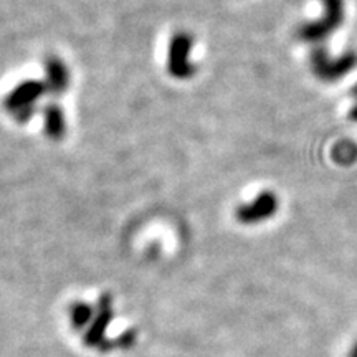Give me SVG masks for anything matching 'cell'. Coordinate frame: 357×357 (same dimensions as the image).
<instances>
[{
	"label": "cell",
	"mask_w": 357,
	"mask_h": 357,
	"mask_svg": "<svg viewBox=\"0 0 357 357\" xmlns=\"http://www.w3.org/2000/svg\"><path fill=\"white\" fill-rule=\"evenodd\" d=\"M45 93L48 91L43 82H40V79H26V82L17 84L8 93L6 101H3V108L12 114V118L17 123L25 124L33 118L35 111H37L35 105H37L38 100H42Z\"/></svg>",
	"instance_id": "1"
},
{
	"label": "cell",
	"mask_w": 357,
	"mask_h": 357,
	"mask_svg": "<svg viewBox=\"0 0 357 357\" xmlns=\"http://www.w3.org/2000/svg\"><path fill=\"white\" fill-rule=\"evenodd\" d=\"M323 2L324 15L319 20L301 25L298 30V37L303 42H323L334 30H337L344 20V0H323Z\"/></svg>",
	"instance_id": "2"
},
{
	"label": "cell",
	"mask_w": 357,
	"mask_h": 357,
	"mask_svg": "<svg viewBox=\"0 0 357 357\" xmlns=\"http://www.w3.org/2000/svg\"><path fill=\"white\" fill-rule=\"evenodd\" d=\"M357 55L354 52H347L344 55L331 58L326 48L318 47L311 53V66L314 75L323 82H337L346 77L349 71L356 68Z\"/></svg>",
	"instance_id": "3"
},
{
	"label": "cell",
	"mask_w": 357,
	"mask_h": 357,
	"mask_svg": "<svg viewBox=\"0 0 357 357\" xmlns=\"http://www.w3.org/2000/svg\"><path fill=\"white\" fill-rule=\"evenodd\" d=\"M194 38L185 32H177L169 42L167 70L174 78L187 79L195 73V66L190 61V52Z\"/></svg>",
	"instance_id": "4"
},
{
	"label": "cell",
	"mask_w": 357,
	"mask_h": 357,
	"mask_svg": "<svg viewBox=\"0 0 357 357\" xmlns=\"http://www.w3.org/2000/svg\"><path fill=\"white\" fill-rule=\"evenodd\" d=\"M278 197H276L273 192L265 190L258 194L252 202L240 205L236 208L235 217L236 220L245 223V225H252V223L268 220V218L273 217L276 211H278Z\"/></svg>",
	"instance_id": "5"
},
{
	"label": "cell",
	"mask_w": 357,
	"mask_h": 357,
	"mask_svg": "<svg viewBox=\"0 0 357 357\" xmlns=\"http://www.w3.org/2000/svg\"><path fill=\"white\" fill-rule=\"evenodd\" d=\"M45 78H47L45 82L47 91L55 96H60L70 86V71L63 61L56 56L47 58L45 61Z\"/></svg>",
	"instance_id": "6"
},
{
	"label": "cell",
	"mask_w": 357,
	"mask_h": 357,
	"mask_svg": "<svg viewBox=\"0 0 357 357\" xmlns=\"http://www.w3.org/2000/svg\"><path fill=\"white\" fill-rule=\"evenodd\" d=\"M45 118V132L53 141H60L66 132L65 113L56 102H48L43 111Z\"/></svg>",
	"instance_id": "7"
},
{
	"label": "cell",
	"mask_w": 357,
	"mask_h": 357,
	"mask_svg": "<svg viewBox=\"0 0 357 357\" xmlns=\"http://www.w3.org/2000/svg\"><path fill=\"white\" fill-rule=\"evenodd\" d=\"M333 158L337 164H342V166H351L357 160V146L354 142L344 141L339 142V144L334 147Z\"/></svg>",
	"instance_id": "8"
},
{
	"label": "cell",
	"mask_w": 357,
	"mask_h": 357,
	"mask_svg": "<svg viewBox=\"0 0 357 357\" xmlns=\"http://www.w3.org/2000/svg\"><path fill=\"white\" fill-rule=\"evenodd\" d=\"M349 118L352 119V121L357 123V102L351 108V111H349Z\"/></svg>",
	"instance_id": "9"
},
{
	"label": "cell",
	"mask_w": 357,
	"mask_h": 357,
	"mask_svg": "<svg viewBox=\"0 0 357 357\" xmlns=\"http://www.w3.org/2000/svg\"><path fill=\"white\" fill-rule=\"evenodd\" d=\"M351 357H357V344L352 347V351H351Z\"/></svg>",
	"instance_id": "10"
},
{
	"label": "cell",
	"mask_w": 357,
	"mask_h": 357,
	"mask_svg": "<svg viewBox=\"0 0 357 357\" xmlns=\"http://www.w3.org/2000/svg\"><path fill=\"white\" fill-rule=\"evenodd\" d=\"M352 96H354V98H356V100H357V84H356V86H354V88H352Z\"/></svg>",
	"instance_id": "11"
}]
</instances>
